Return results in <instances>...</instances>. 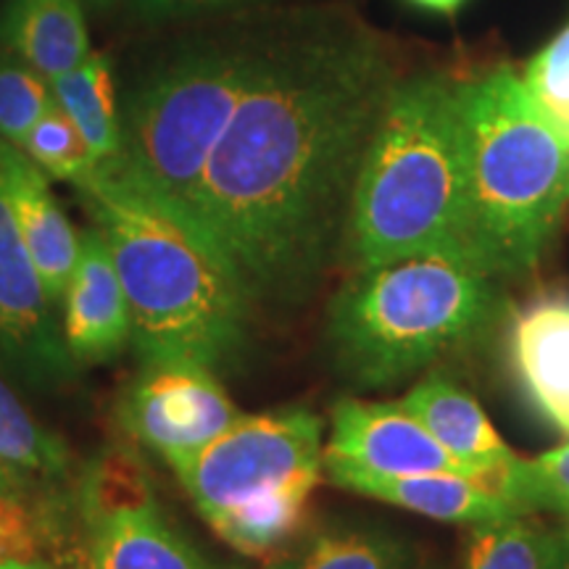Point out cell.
Segmentation results:
<instances>
[{"label":"cell","mask_w":569,"mask_h":569,"mask_svg":"<svg viewBox=\"0 0 569 569\" xmlns=\"http://www.w3.org/2000/svg\"><path fill=\"white\" fill-rule=\"evenodd\" d=\"M396 82L386 46L356 21L311 17L261 42L193 206L251 303L301 301L332 264Z\"/></svg>","instance_id":"obj_1"},{"label":"cell","mask_w":569,"mask_h":569,"mask_svg":"<svg viewBox=\"0 0 569 569\" xmlns=\"http://www.w3.org/2000/svg\"><path fill=\"white\" fill-rule=\"evenodd\" d=\"M74 190L122 280L140 365L217 369L232 359L253 303L230 261L111 161H98Z\"/></svg>","instance_id":"obj_2"},{"label":"cell","mask_w":569,"mask_h":569,"mask_svg":"<svg viewBox=\"0 0 569 569\" xmlns=\"http://www.w3.org/2000/svg\"><path fill=\"white\" fill-rule=\"evenodd\" d=\"M467 172V256L496 277L536 272L569 206V132L515 69L457 82Z\"/></svg>","instance_id":"obj_3"},{"label":"cell","mask_w":569,"mask_h":569,"mask_svg":"<svg viewBox=\"0 0 569 569\" xmlns=\"http://www.w3.org/2000/svg\"><path fill=\"white\" fill-rule=\"evenodd\" d=\"M467 172L457 82L398 80L369 140L346 224L356 272L417 253L467 256Z\"/></svg>","instance_id":"obj_4"},{"label":"cell","mask_w":569,"mask_h":569,"mask_svg":"<svg viewBox=\"0 0 569 569\" xmlns=\"http://www.w3.org/2000/svg\"><path fill=\"white\" fill-rule=\"evenodd\" d=\"M501 311L498 280L457 253H417L359 269L330 306V346L359 388L409 380L465 351Z\"/></svg>","instance_id":"obj_5"},{"label":"cell","mask_w":569,"mask_h":569,"mask_svg":"<svg viewBox=\"0 0 569 569\" xmlns=\"http://www.w3.org/2000/svg\"><path fill=\"white\" fill-rule=\"evenodd\" d=\"M261 42L264 34L184 42L142 80L127 109L122 153L111 163L190 227L206 163L251 82Z\"/></svg>","instance_id":"obj_6"},{"label":"cell","mask_w":569,"mask_h":569,"mask_svg":"<svg viewBox=\"0 0 569 569\" xmlns=\"http://www.w3.org/2000/svg\"><path fill=\"white\" fill-rule=\"evenodd\" d=\"M322 438V419L309 409L240 415L172 472L224 543L246 557H272L303 528L325 472Z\"/></svg>","instance_id":"obj_7"},{"label":"cell","mask_w":569,"mask_h":569,"mask_svg":"<svg viewBox=\"0 0 569 569\" xmlns=\"http://www.w3.org/2000/svg\"><path fill=\"white\" fill-rule=\"evenodd\" d=\"M56 311L0 182V372L34 390L67 386L77 361Z\"/></svg>","instance_id":"obj_8"},{"label":"cell","mask_w":569,"mask_h":569,"mask_svg":"<svg viewBox=\"0 0 569 569\" xmlns=\"http://www.w3.org/2000/svg\"><path fill=\"white\" fill-rule=\"evenodd\" d=\"M122 415L134 440L177 469L222 436L240 411L209 367L142 365Z\"/></svg>","instance_id":"obj_9"},{"label":"cell","mask_w":569,"mask_h":569,"mask_svg":"<svg viewBox=\"0 0 569 569\" xmlns=\"http://www.w3.org/2000/svg\"><path fill=\"white\" fill-rule=\"evenodd\" d=\"M322 467L330 482L343 475H461L475 480L401 401H338Z\"/></svg>","instance_id":"obj_10"},{"label":"cell","mask_w":569,"mask_h":569,"mask_svg":"<svg viewBox=\"0 0 569 569\" xmlns=\"http://www.w3.org/2000/svg\"><path fill=\"white\" fill-rule=\"evenodd\" d=\"M507 361L530 409L569 438V290H543L511 311Z\"/></svg>","instance_id":"obj_11"},{"label":"cell","mask_w":569,"mask_h":569,"mask_svg":"<svg viewBox=\"0 0 569 569\" xmlns=\"http://www.w3.org/2000/svg\"><path fill=\"white\" fill-rule=\"evenodd\" d=\"M61 332L77 365H103L132 343V317L98 227L80 232V256L61 301Z\"/></svg>","instance_id":"obj_12"},{"label":"cell","mask_w":569,"mask_h":569,"mask_svg":"<svg viewBox=\"0 0 569 569\" xmlns=\"http://www.w3.org/2000/svg\"><path fill=\"white\" fill-rule=\"evenodd\" d=\"M0 182L17 217L42 288L56 309H61L63 293L80 256V232L56 201L51 177L34 163L21 148L0 138Z\"/></svg>","instance_id":"obj_13"},{"label":"cell","mask_w":569,"mask_h":569,"mask_svg":"<svg viewBox=\"0 0 569 569\" xmlns=\"http://www.w3.org/2000/svg\"><path fill=\"white\" fill-rule=\"evenodd\" d=\"M401 407L417 417L427 432L453 459L461 461L478 482L517 457L490 425L480 403L443 372H432L417 382L401 398Z\"/></svg>","instance_id":"obj_14"},{"label":"cell","mask_w":569,"mask_h":569,"mask_svg":"<svg viewBox=\"0 0 569 569\" xmlns=\"http://www.w3.org/2000/svg\"><path fill=\"white\" fill-rule=\"evenodd\" d=\"M211 565L161 515L159 503L90 517L84 569H209Z\"/></svg>","instance_id":"obj_15"},{"label":"cell","mask_w":569,"mask_h":569,"mask_svg":"<svg viewBox=\"0 0 569 569\" xmlns=\"http://www.w3.org/2000/svg\"><path fill=\"white\" fill-rule=\"evenodd\" d=\"M332 486L440 522L482 525L522 515L507 498L461 475H343Z\"/></svg>","instance_id":"obj_16"},{"label":"cell","mask_w":569,"mask_h":569,"mask_svg":"<svg viewBox=\"0 0 569 569\" xmlns=\"http://www.w3.org/2000/svg\"><path fill=\"white\" fill-rule=\"evenodd\" d=\"M0 48L48 82L80 67L90 56L80 0H9L0 13Z\"/></svg>","instance_id":"obj_17"},{"label":"cell","mask_w":569,"mask_h":569,"mask_svg":"<svg viewBox=\"0 0 569 569\" xmlns=\"http://www.w3.org/2000/svg\"><path fill=\"white\" fill-rule=\"evenodd\" d=\"M264 569H415V551L393 532L338 525L288 543Z\"/></svg>","instance_id":"obj_18"},{"label":"cell","mask_w":569,"mask_h":569,"mask_svg":"<svg viewBox=\"0 0 569 569\" xmlns=\"http://www.w3.org/2000/svg\"><path fill=\"white\" fill-rule=\"evenodd\" d=\"M0 467L17 490H38L69 475L71 457L59 436L46 430L0 375Z\"/></svg>","instance_id":"obj_19"},{"label":"cell","mask_w":569,"mask_h":569,"mask_svg":"<svg viewBox=\"0 0 569 569\" xmlns=\"http://www.w3.org/2000/svg\"><path fill=\"white\" fill-rule=\"evenodd\" d=\"M51 92L53 101L69 113L71 122L88 140L98 161L119 159V153H122V122L117 117L109 56L90 53L80 67L56 77Z\"/></svg>","instance_id":"obj_20"},{"label":"cell","mask_w":569,"mask_h":569,"mask_svg":"<svg viewBox=\"0 0 569 569\" xmlns=\"http://www.w3.org/2000/svg\"><path fill=\"white\" fill-rule=\"evenodd\" d=\"M549 536L528 515L472 525L465 569H543Z\"/></svg>","instance_id":"obj_21"},{"label":"cell","mask_w":569,"mask_h":569,"mask_svg":"<svg viewBox=\"0 0 569 569\" xmlns=\"http://www.w3.org/2000/svg\"><path fill=\"white\" fill-rule=\"evenodd\" d=\"M21 151L30 156L51 180L69 184H80L98 167L88 140L56 101L34 122L27 140L21 142Z\"/></svg>","instance_id":"obj_22"},{"label":"cell","mask_w":569,"mask_h":569,"mask_svg":"<svg viewBox=\"0 0 569 569\" xmlns=\"http://www.w3.org/2000/svg\"><path fill=\"white\" fill-rule=\"evenodd\" d=\"M53 103L51 82L9 51L0 53V138L21 148L34 122Z\"/></svg>","instance_id":"obj_23"},{"label":"cell","mask_w":569,"mask_h":569,"mask_svg":"<svg viewBox=\"0 0 569 569\" xmlns=\"http://www.w3.org/2000/svg\"><path fill=\"white\" fill-rule=\"evenodd\" d=\"M148 501H153V490L148 486L146 472L138 461L122 451L106 453L90 469L88 486L82 490V507L88 517L140 507Z\"/></svg>","instance_id":"obj_24"},{"label":"cell","mask_w":569,"mask_h":569,"mask_svg":"<svg viewBox=\"0 0 569 569\" xmlns=\"http://www.w3.org/2000/svg\"><path fill=\"white\" fill-rule=\"evenodd\" d=\"M51 522L27 490L0 496V565L6 561H42Z\"/></svg>","instance_id":"obj_25"},{"label":"cell","mask_w":569,"mask_h":569,"mask_svg":"<svg viewBox=\"0 0 569 569\" xmlns=\"http://www.w3.org/2000/svg\"><path fill=\"white\" fill-rule=\"evenodd\" d=\"M525 88L553 122L567 130L569 119V24L532 56L522 77Z\"/></svg>","instance_id":"obj_26"},{"label":"cell","mask_w":569,"mask_h":569,"mask_svg":"<svg viewBox=\"0 0 569 569\" xmlns=\"http://www.w3.org/2000/svg\"><path fill=\"white\" fill-rule=\"evenodd\" d=\"M264 0H132V11L142 21H172L203 17V13L238 11Z\"/></svg>","instance_id":"obj_27"},{"label":"cell","mask_w":569,"mask_h":569,"mask_svg":"<svg viewBox=\"0 0 569 569\" xmlns=\"http://www.w3.org/2000/svg\"><path fill=\"white\" fill-rule=\"evenodd\" d=\"M543 569H569V536L565 530L549 536V557Z\"/></svg>","instance_id":"obj_28"},{"label":"cell","mask_w":569,"mask_h":569,"mask_svg":"<svg viewBox=\"0 0 569 569\" xmlns=\"http://www.w3.org/2000/svg\"><path fill=\"white\" fill-rule=\"evenodd\" d=\"M411 3L419 6V9L446 13V17H451V13H457L461 6L467 3V0H411Z\"/></svg>","instance_id":"obj_29"},{"label":"cell","mask_w":569,"mask_h":569,"mask_svg":"<svg viewBox=\"0 0 569 569\" xmlns=\"http://www.w3.org/2000/svg\"><path fill=\"white\" fill-rule=\"evenodd\" d=\"M0 569H53V567L46 565V561H6V565H0Z\"/></svg>","instance_id":"obj_30"},{"label":"cell","mask_w":569,"mask_h":569,"mask_svg":"<svg viewBox=\"0 0 569 569\" xmlns=\"http://www.w3.org/2000/svg\"><path fill=\"white\" fill-rule=\"evenodd\" d=\"M9 490H17V488H13L11 478H9V475L3 472V467H0V496H3V493H9Z\"/></svg>","instance_id":"obj_31"},{"label":"cell","mask_w":569,"mask_h":569,"mask_svg":"<svg viewBox=\"0 0 569 569\" xmlns=\"http://www.w3.org/2000/svg\"><path fill=\"white\" fill-rule=\"evenodd\" d=\"M88 3L92 6V9H109L113 0H88Z\"/></svg>","instance_id":"obj_32"},{"label":"cell","mask_w":569,"mask_h":569,"mask_svg":"<svg viewBox=\"0 0 569 569\" xmlns=\"http://www.w3.org/2000/svg\"><path fill=\"white\" fill-rule=\"evenodd\" d=\"M559 515H561V517H565V522H567V525H565V532H567V536H569V503H567V507H565V509H561V511H559Z\"/></svg>","instance_id":"obj_33"},{"label":"cell","mask_w":569,"mask_h":569,"mask_svg":"<svg viewBox=\"0 0 569 569\" xmlns=\"http://www.w3.org/2000/svg\"><path fill=\"white\" fill-rule=\"evenodd\" d=\"M567 132H569V119H567Z\"/></svg>","instance_id":"obj_34"},{"label":"cell","mask_w":569,"mask_h":569,"mask_svg":"<svg viewBox=\"0 0 569 569\" xmlns=\"http://www.w3.org/2000/svg\"><path fill=\"white\" fill-rule=\"evenodd\" d=\"M209 569H213V567H209Z\"/></svg>","instance_id":"obj_35"}]
</instances>
